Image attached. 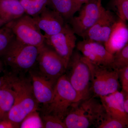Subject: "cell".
<instances>
[{"label": "cell", "instance_id": "1", "mask_svg": "<svg viewBox=\"0 0 128 128\" xmlns=\"http://www.w3.org/2000/svg\"><path fill=\"white\" fill-rule=\"evenodd\" d=\"M98 98L92 96L73 104L64 120L67 128L95 127L105 110Z\"/></svg>", "mask_w": 128, "mask_h": 128}, {"label": "cell", "instance_id": "2", "mask_svg": "<svg viewBox=\"0 0 128 128\" xmlns=\"http://www.w3.org/2000/svg\"><path fill=\"white\" fill-rule=\"evenodd\" d=\"M39 48L25 44L16 38L0 56L4 66L14 74L28 72L36 67Z\"/></svg>", "mask_w": 128, "mask_h": 128}, {"label": "cell", "instance_id": "3", "mask_svg": "<svg viewBox=\"0 0 128 128\" xmlns=\"http://www.w3.org/2000/svg\"><path fill=\"white\" fill-rule=\"evenodd\" d=\"M10 82L15 92V98L8 118L20 125L28 114L38 110V104L34 98L30 78L11 75Z\"/></svg>", "mask_w": 128, "mask_h": 128}, {"label": "cell", "instance_id": "4", "mask_svg": "<svg viewBox=\"0 0 128 128\" xmlns=\"http://www.w3.org/2000/svg\"><path fill=\"white\" fill-rule=\"evenodd\" d=\"M80 100V96L64 74L56 82L52 99L44 106V114L54 115L64 121L72 105Z\"/></svg>", "mask_w": 128, "mask_h": 128}, {"label": "cell", "instance_id": "5", "mask_svg": "<svg viewBox=\"0 0 128 128\" xmlns=\"http://www.w3.org/2000/svg\"><path fill=\"white\" fill-rule=\"evenodd\" d=\"M64 74L80 99L92 96L90 70L80 52L73 51Z\"/></svg>", "mask_w": 128, "mask_h": 128}, {"label": "cell", "instance_id": "6", "mask_svg": "<svg viewBox=\"0 0 128 128\" xmlns=\"http://www.w3.org/2000/svg\"><path fill=\"white\" fill-rule=\"evenodd\" d=\"M83 58L90 72L92 96L98 98L119 90L120 85L118 70L112 67L97 65L83 56Z\"/></svg>", "mask_w": 128, "mask_h": 128}, {"label": "cell", "instance_id": "7", "mask_svg": "<svg viewBox=\"0 0 128 128\" xmlns=\"http://www.w3.org/2000/svg\"><path fill=\"white\" fill-rule=\"evenodd\" d=\"M36 67L42 76L56 82L65 73L67 65L62 57L44 43L39 48Z\"/></svg>", "mask_w": 128, "mask_h": 128}, {"label": "cell", "instance_id": "8", "mask_svg": "<svg viewBox=\"0 0 128 128\" xmlns=\"http://www.w3.org/2000/svg\"><path fill=\"white\" fill-rule=\"evenodd\" d=\"M16 39L25 44L40 48L45 43V38L32 17L25 14L6 24Z\"/></svg>", "mask_w": 128, "mask_h": 128}, {"label": "cell", "instance_id": "9", "mask_svg": "<svg viewBox=\"0 0 128 128\" xmlns=\"http://www.w3.org/2000/svg\"><path fill=\"white\" fill-rule=\"evenodd\" d=\"M104 8L97 0H90L80 9L78 16L70 19L72 28L80 36L92 26L98 19Z\"/></svg>", "mask_w": 128, "mask_h": 128}, {"label": "cell", "instance_id": "10", "mask_svg": "<svg viewBox=\"0 0 128 128\" xmlns=\"http://www.w3.org/2000/svg\"><path fill=\"white\" fill-rule=\"evenodd\" d=\"M76 40L75 34L66 24L61 32L45 37V44L62 57L67 66L75 48Z\"/></svg>", "mask_w": 128, "mask_h": 128}, {"label": "cell", "instance_id": "11", "mask_svg": "<svg viewBox=\"0 0 128 128\" xmlns=\"http://www.w3.org/2000/svg\"><path fill=\"white\" fill-rule=\"evenodd\" d=\"M118 19L114 13L104 8L96 23L80 36L83 40L104 44L108 39Z\"/></svg>", "mask_w": 128, "mask_h": 128}, {"label": "cell", "instance_id": "12", "mask_svg": "<svg viewBox=\"0 0 128 128\" xmlns=\"http://www.w3.org/2000/svg\"><path fill=\"white\" fill-rule=\"evenodd\" d=\"M76 48L83 57L92 64L112 68L113 55L109 53L102 44L83 40L78 42Z\"/></svg>", "mask_w": 128, "mask_h": 128}, {"label": "cell", "instance_id": "13", "mask_svg": "<svg viewBox=\"0 0 128 128\" xmlns=\"http://www.w3.org/2000/svg\"><path fill=\"white\" fill-rule=\"evenodd\" d=\"M32 18L40 30L44 32V38L61 32L66 24L59 13L47 6L39 14Z\"/></svg>", "mask_w": 128, "mask_h": 128}, {"label": "cell", "instance_id": "14", "mask_svg": "<svg viewBox=\"0 0 128 128\" xmlns=\"http://www.w3.org/2000/svg\"><path fill=\"white\" fill-rule=\"evenodd\" d=\"M33 92L37 103L45 106L52 99L56 82L48 80L34 68L28 72Z\"/></svg>", "mask_w": 128, "mask_h": 128}, {"label": "cell", "instance_id": "15", "mask_svg": "<svg viewBox=\"0 0 128 128\" xmlns=\"http://www.w3.org/2000/svg\"><path fill=\"white\" fill-rule=\"evenodd\" d=\"M98 98L108 114L128 124V114L124 109V95L122 92L117 90Z\"/></svg>", "mask_w": 128, "mask_h": 128}, {"label": "cell", "instance_id": "16", "mask_svg": "<svg viewBox=\"0 0 128 128\" xmlns=\"http://www.w3.org/2000/svg\"><path fill=\"white\" fill-rule=\"evenodd\" d=\"M128 42V26L126 22L118 18L104 46L109 53L113 55L123 48Z\"/></svg>", "mask_w": 128, "mask_h": 128}, {"label": "cell", "instance_id": "17", "mask_svg": "<svg viewBox=\"0 0 128 128\" xmlns=\"http://www.w3.org/2000/svg\"><path fill=\"white\" fill-rule=\"evenodd\" d=\"M25 14L20 0H0V18L6 24Z\"/></svg>", "mask_w": 128, "mask_h": 128}, {"label": "cell", "instance_id": "18", "mask_svg": "<svg viewBox=\"0 0 128 128\" xmlns=\"http://www.w3.org/2000/svg\"><path fill=\"white\" fill-rule=\"evenodd\" d=\"M0 88V121L8 118V114L13 104L15 93L12 89L10 80Z\"/></svg>", "mask_w": 128, "mask_h": 128}, {"label": "cell", "instance_id": "19", "mask_svg": "<svg viewBox=\"0 0 128 128\" xmlns=\"http://www.w3.org/2000/svg\"><path fill=\"white\" fill-rule=\"evenodd\" d=\"M47 6L59 13L65 20H70L80 9L74 0H48Z\"/></svg>", "mask_w": 128, "mask_h": 128}, {"label": "cell", "instance_id": "20", "mask_svg": "<svg viewBox=\"0 0 128 128\" xmlns=\"http://www.w3.org/2000/svg\"><path fill=\"white\" fill-rule=\"evenodd\" d=\"M25 14L32 17L35 16L47 6L48 0H20Z\"/></svg>", "mask_w": 128, "mask_h": 128}, {"label": "cell", "instance_id": "21", "mask_svg": "<svg viewBox=\"0 0 128 128\" xmlns=\"http://www.w3.org/2000/svg\"><path fill=\"white\" fill-rule=\"evenodd\" d=\"M128 124L125 122L114 118L104 112L96 124V128H126Z\"/></svg>", "mask_w": 128, "mask_h": 128}, {"label": "cell", "instance_id": "22", "mask_svg": "<svg viewBox=\"0 0 128 128\" xmlns=\"http://www.w3.org/2000/svg\"><path fill=\"white\" fill-rule=\"evenodd\" d=\"M16 38L11 28L6 24L0 28V56Z\"/></svg>", "mask_w": 128, "mask_h": 128}, {"label": "cell", "instance_id": "23", "mask_svg": "<svg viewBox=\"0 0 128 128\" xmlns=\"http://www.w3.org/2000/svg\"><path fill=\"white\" fill-rule=\"evenodd\" d=\"M20 128H44L42 118H41L38 110L28 114L20 124Z\"/></svg>", "mask_w": 128, "mask_h": 128}, {"label": "cell", "instance_id": "24", "mask_svg": "<svg viewBox=\"0 0 128 128\" xmlns=\"http://www.w3.org/2000/svg\"><path fill=\"white\" fill-rule=\"evenodd\" d=\"M112 68L118 70L128 66V44L113 54Z\"/></svg>", "mask_w": 128, "mask_h": 128}, {"label": "cell", "instance_id": "25", "mask_svg": "<svg viewBox=\"0 0 128 128\" xmlns=\"http://www.w3.org/2000/svg\"><path fill=\"white\" fill-rule=\"evenodd\" d=\"M112 7L118 18L128 20V0H113Z\"/></svg>", "mask_w": 128, "mask_h": 128}, {"label": "cell", "instance_id": "26", "mask_svg": "<svg viewBox=\"0 0 128 128\" xmlns=\"http://www.w3.org/2000/svg\"><path fill=\"white\" fill-rule=\"evenodd\" d=\"M42 119L44 128H66L64 120L52 114H44Z\"/></svg>", "mask_w": 128, "mask_h": 128}, {"label": "cell", "instance_id": "27", "mask_svg": "<svg viewBox=\"0 0 128 128\" xmlns=\"http://www.w3.org/2000/svg\"><path fill=\"white\" fill-rule=\"evenodd\" d=\"M119 80L121 82V92L128 93V66L118 70Z\"/></svg>", "mask_w": 128, "mask_h": 128}, {"label": "cell", "instance_id": "28", "mask_svg": "<svg viewBox=\"0 0 128 128\" xmlns=\"http://www.w3.org/2000/svg\"><path fill=\"white\" fill-rule=\"evenodd\" d=\"M20 128V125L8 118L0 121V128Z\"/></svg>", "mask_w": 128, "mask_h": 128}, {"label": "cell", "instance_id": "29", "mask_svg": "<svg viewBox=\"0 0 128 128\" xmlns=\"http://www.w3.org/2000/svg\"><path fill=\"white\" fill-rule=\"evenodd\" d=\"M122 93H123L124 95V109L126 113L128 114V93L127 94V93H124L123 92Z\"/></svg>", "mask_w": 128, "mask_h": 128}, {"label": "cell", "instance_id": "30", "mask_svg": "<svg viewBox=\"0 0 128 128\" xmlns=\"http://www.w3.org/2000/svg\"><path fill=\"white\" fill-rule=\"evenodd\" d=\"M11 75H6L0 77V88L8 82L10 78Z\"/></svg>", "mask_w": 128, "mask_h": 128}, {"label": "cell", "instance_id": "31", "mask_svg": "<svg viewBox=\"0 0 128 128\" xmlns=\"http://www.w3.org/2000/svg\"><path fill=\"white\" fill-rule=\"evenodd\" d=\"M74 0L78 5V6L81 8L82 5L86 3L90 0Z\"/></svg>", "mask_w": 128, "mask_h": 128}, {"label": "cell", "instance_id": "32", "mask_svg": "<svg viewBox=\"0 0 128 128\" xmlns=\"http://www.w3.org/2000/svg\"><path fill=\"white\" fill-rule=\"evenodd\" d=\"M4 66L3 63L0 58V73L4 70Z\"/></svg>", "mask_w": 128, "mask_h": 128}, {"label": "cell", "instance_id": "33", "mask_svg": "<svg viewBox=\"0 0 128 128\" xmlns=\"http://www.w3.org/2000/svg\"><path fill=\"white\" fill-rule=\"evenodd\" d=\"M6 24V22L2 19L0 18V28H1L2 26H4Z\"/></svg>", "mask_w": 128, "mask_h": 128}, {"label": "cell", "instance_id": "34", "mask_svg": "<svg viewBox=\"0 0 128 128\" xmlns=\"http://www.w3.org/2000/svg\"><path fill=\"white\" fill-rule=\"evenodd\" d=\"M99 4H102V0H97Z\"/></svg>", "mask_w": 128, "mask_h": 128}]
</instances>
